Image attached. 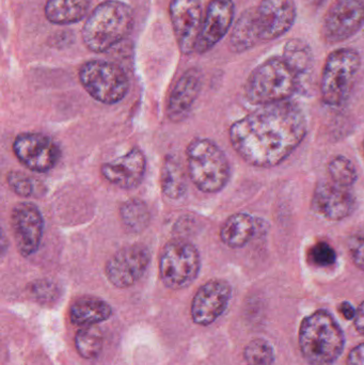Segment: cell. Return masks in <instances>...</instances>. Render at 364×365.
I'll return each mask as SVG.
<instances>
[{
    "label": "cell",
    "mask_w": 364,
    "mask_h": 365,
    "mask_svg": "<svg viewBox=\"0 0 364 365\" xmlns=\"http://www.w3.org/2000/svg\"><path fill=\"white\" fill-rule=\"evenodd\" d=\"M308 120L290 101L260 106L229 130L234 151L250 166L273 168L288 160L305 140Z\"/></svg>",
    "instance_id": "cell-1"
},
{
    "label": "cell",
    "mask_w": 364,
    "mask_h": 365,
    "mask_svg": "<svg viewBox=\"0 0 364 365\" xmlns=\"http://www.w3.org/2000/svg\"><path fill=\"white\" fill-rule=\"evenodd\" d=\"M298 345L307 364L333 365L343 354L345 336L335 317L320 309L301 321Z\"/></svg>",
    "instance_id": "cell-2"
},
{
    "label": "cell",
    "mask_w": 364,
    "mask_h": 365,
    "mask_svg": "<svg viewBox=\"0 0 364 365\" xmlns=\"http://www.w3.org/2000/svg\"><path fill=\"white\" fill-rule=\"evenodd\" d=\"M134 26L132 9L121 1H105L94 9L83 28L85 46L104 53L126 38Z\"/></svg>",
    "instance_id": "cell-3"
},
{
    "label": "cell",
    "mask_w": 364,
    "mask_h": 365,
    "mask_svg": "<svg viewBox=\"0 0 364 365\" xmlns=\"http://www.w3.org/2000/svg\"><path fill=\"white\" fill-rule=\"evenodd\" d=\"M298 77L282 58L267 60L250 74L246 100L256 106L288 101L298 88Z\"/></svg>",
    "instance_id": "cell-4"
},
{
    "label": "cell",
    "mask_w": 364,
    "mask_h": 365,
    "mask_svg": "<svg viewBox=\"0 0 364 365\" xmlns=\"http://www.w3.org/2000/svg\"><path fill=\"white\" fill-rule=\"evenodd\" d=\"M188 175L199 190L222 191L231 177L230 164L224 152L211 139L196 138L188 145Z\"/></svg>",
    "instance_id": "cell-5"
},
{
    "label": "cell",
    "mask_w": 364,
    "mask_h": 365,
    "mask_svg": "<svg viewBox=\"0 0 364 365\" xmlns=\"http://www.w3.org/2000/svg\"><path fill=\"white\" fill-rule=\"evenodd\" d=\"M360 66V55L353 48L337 49L327 57L321 78L324 104L338 107L348 101Z\"/></svg>",
    "instance_id": "cell-6"
},
{
    "label": "cell",
    "mask_w": 364,
    "mask_h": 365,
    "mask_svg": "<svg viewBox=\"0 0 364 365\" xmlns=\"http://www.w3.org/2000/svg\"><path fill=\"white\" fill-rule=\"evenodd\" d=\"M201 268L200 253L192 242L172 240L165 245L160 259V277L165 287L175 291L194 283Z\"/></svg>",
    "instance_id": "cell-7"
},
{
    "label": "cell",
    "mask_w": 364,
    "mask_h": 365,
    "mask_svg": "<svg viewBox=\"0 0 364 365\" xmlns=\"http://www.w3.org/2000/svg\"><path fill=\"white\" fill-rule=\"evenodd\" d=\"M79 79L85 91L103 104L121 102L130 89L126 73L117 64L100 60L83 64L79 71Z\"/></svg>",
    "instance_id": "cell-8"
},
{
    "label": "cell",
    "mask_w": 364,
    "mask_h": 365,
    "mask_svg": "<svg viewBox=\"0 0 364 365\" xmlns=\"http://www.w3.org/2000/svg\"><path fill=\"white\" fill-rule=\"evenodd\" d=\"M151 262V253L145 245L124 247L115 252L105 266L107 280L119 289H128L136 284L147 272Z\"/></svg>",
    "instance_id": "cell-9"
},
{
    "label": "cell",
    "mask_w": 364,
    "mask_h": 365,
    "mask_svg": "<svg viewBox=\"0 0 364 365\" xmlns=\"http://www.w3.org/2000/svg\"><path fill=\"white\" fill-rule=\"evenodd\" d=\"M13 152L21 164L38 173H48L61 156L57 143L40 133L19 135L13 143Z\"/></svg>",
    "instance_id": "cell-10"
},
{
    "label": "cell",
    "mask_w": 364,
    "mask_h": 365,
    "mask_svg": "<svg viewBox=\"0 0 364 365\" xmlns=\"http://www.w3.org/2000/svg\"><path fill=\"white\" fill-rule=\"evenodd\" d=\"M364 25V0H336L327 11L322 34L331 44L348 40Z\"/></svg>",
    "instance_id": "cell-11"
},
{
    "label": "cell",
    "mask_w": 364,
    "mask_h": 365,
    "mask_svg": "<svg viewBox=\"0 0 364 365\" xmlns=\"http://www.w3.org/2000/svg\"><path fill=\"white\" fill-rule=\"evenodd\" d=\"M11 227L21 257H30L38 251L44 230V219L38 206L29 202L16 204L11 212Z\"/></svg>",
    "instance_id": "cell-12"
},
{
    "label": "cell",
    "mask_w": 364,
    "mask_h": 365,
    "mask_svg": "<svg viewBox=\"0 0 364 365\" xmlns=\"http://www.w3.org/2000/svg\"><path fill=\"white\" fill-rule=\"evenodd\" d=\"M231 298L232 287L228 281L209 280L194 294L190 310L192 321L197 325H212L226 312Z\"/></svg>",
    "instance_id": "cell-13"
},
{
    "label": "cell",
    "mask_w": 364,
    "mask_h": 365,
    "mask_svg": "<svg viewBox=\"0 0 364 365\" xmlns=\"http://www.w3.org/2000/svg\"><path fill=\"white\" fill-rule=\"evenodd\" d=\"M170 17L180 49L185 55L194 53L202 29L200 0H172Z\"/></svg>",
    "instance_id": "cell-14"
},
{
    "label": "cell",
    "mask_w": 364,
    "mask_h": 365,
    "mask_svg": "<svg viewBox=\"0 0 364 365\" xmlns=\"http://www.w3.org/2000/svg\"><path fill=\"white\" fill-rule=\"evenodd\" d=\"M256 25L262 42L280 38L294 25V0H262L256 8Z\"/></svg>",
    "instance_id": "cell-15"
},
{
    "label": "cell",
    "mask_w": 364,
    "mask_h": 365,
    "mask_svg": "<svg viewBox=\"0 0 364 365\" xmlns=\"http://www.w3.org/2000/svg\"><path fill=\"white\" fill-rule=\"evenodd\" d=\"M314 210L331 221H341L356 210V197L350 188L339 186L331 180L316 185L312 197Z\"/></svg>",
    "instance_id": "cell-16"
},
{
    "label": "cell",
    "mask_w": 364,
    "mask_h": 365,
    "mask_svg": "<svg viewBox=\"0 0 364 365\" xmlns=\"http://www.w3.org/2000/svg\"><path fill=\"white\" fill-rule=\"evenodd\" d=\"M233 19L234 4L232 0H213L207 6L194 53H204L213 48L226 36Z\"/></svg>",
    "instance_id": "cell-17"
},
{
    "label": "cell",
    "mask_w": 364,
    "mask_h": 365,
    "mask_svg": "<svg viewBox=\"0 0 364 365\" xmlns=\"http://www.w3.org/2000/svg\"><path fill=\"white\" fill-rule=\"evenodd\" d=\"M145 154L138 148H134L118 160L103 164L100 173L107 182L119 188L132 189L145 179Z\"/></svg>",
    "instance_id": "cell-18"
},
{
    "label": "cell",
    "mask_w": 364,
    "mask_h": 365,
    "mask_svg": "<svg viewBox=\"0 0 364 365\" xmlns=\"http://www.w3.org/2000/svg\"><path fill=\"white\" fill-rule=\"evenodd\" d=\"M202 87V75L198 68L186 71L177 81L169 98L167 115L175 123L183 121L192 111Z\"/></svg>",
    "instance_id": "cell-19"
},
{
    "label": "cell",
    "mask_w": 364,
    "mask_h": 365,
    "mask_svg": "<svg viewBox=\"0 0 364 365\" xmlns=\"http://www.w3.org/2000/svg\"><path fill=\"white\" fill-rule=\"evenodd\" d=\"M113 309L105 300L96 297H81L70 308V321L79 327L98 325L110 319Z\"/></svg>",
    "instance_id": "cell-20"
},
{
    "label": "cell",
    "mask_w": 364,
    "mask_h": 365,
    "mask_svg": "<svg viewBox=\"0 0 364 365\" xmlns=\"http://www.w3.org/2000/svg\"><path fill=\"white\" fill-rule=\"evenodd\" d=\"M256 223L251 215L237 212L231 215L220 229V240L229 248L245 247L254 237Z\"/></svg>",
    "instance_id": "cell-21"
},
{
    "label": "cell",
    "mask_w": 364,
    "mask_h": 365,
    "mask_svg": "<svg viewBox=\"0 0 364 365\" xmlns=\"http://www.w3.org/2000/svg\"><path fill=\"white\" fill-rule=\"evenodd\" d=\"M261 42L256 25V9H249L237 19L230 36V48L234 53L249 51Z\"/></svg>",
    "instance_id": "cell-22"
},
{
    "label": "cell",
    "mask_w": 364,
    "mask_h": 365,
    "mask_svg": "<svg viewBox=\"0 0 364 365\" xmlns=\"http://www.w3.org/2000/svg\"><path fill=\"white\" fill-rule=\"evenodd\" d=\"M89 6V0H48L45 15L51 23L68 25L81 21Z\"/></svg>",
    "instance_id": "cell-23"
},
{
    "label": "cell",
    "mask_w": 364,
    "mask_h": 365,
    "mask_svg": "<svg viewBox=\"0 0 364 365\" xmlns=\"http://www.w3.org/2000/svg\"><path fill=\"white\" fill-rule=\"evenodd\" d=\"M162 189L169 199L177 200L183 197L187 189L185 173L181 163L175 158H167L162 169Z\"/></svg>",
    "instance_id": "cell-24"
},
{
    "label": "cell",
    "mask_w": 364,
    "mask_h": 365,
    "mask_svg": "<svg viewBox=\"0 0 364 365\" xmlns=\"http://www.w3.org/2000/svg\"><path fill=\"white\" fill-rule=\"evenodd\" d=\"M120 218L126 231L138 234L147 229L151 215L145 202L139 199H130L122 204Z\"/></svg>",
    "instance_id": "cell-25"
},
{
    "label": "cell",
    "mask_w": 364,
    "mask_h": 365,
    "mask_svg": "<svg viewBox=\"0 0 364 365\" xmlns=\"http://www.w3.org/2000/svg\"><path fill=\"white\" fill-rule=\"evenodd\" d=\"M282 59L299 76L311 68L313 53L305 41L292 38L284 45Z\"/></svg>",
    "instance_id": "cell-26"
},
{
    "label": "cell",
    "mask_w": 364,
    "mask_h": 365,
    "mask_svg": "<svg viewBox=\"0 0 364 365\" xmlns=\"http://www.w3.org/2000/svg\"><path fill=\"white\" fill-rule=\"evenodd\" d=\"M103 345L104 336L96 325L81 327L75 336V347L83 359H96L102 351Z\"/></svg>",
    "instance_id": "cell-27"
},
{
    "label": "cell",
    "mask_w": 364,
    "mask_h": 365,
    "mask_svg": "<svg viewBox=\"0 0 364 365\" xmlns=\"http://www.w3.org/2000/svg\"><path fill=\"white\" fill-rule=\"evenodd\" d=\"M327 173L331 182L345 188H352L358 180L354 163L343 155L335 156L329 160Z\"/></svg>",
    "instance_id": "cell-28"
},
{
    "label": "cell",
    "mask_w": 364,
    "mask_h": 365,
    "mask_svg": "<svg viewBox=\"0 0 364 365\" xmlns=\"http://www.w3.org/2000/svg\"><path fill=\"white\" fill-rule=\"evenodd\" d=\"M244 360L247 365H274L275 351L264 339H254L244 349Z\"/></svg>",
    "instance_id": "cell-29"
},
{
    "label": "cell",
    "mask_w": 364,
    "mask_h": 365,
    "mask_svg": "<svg viewBox=\"0 0 364 365\" xmlns=\"http://www.w3.org/2000/svg\"><path fill=\"white\" fill-rule=\"evenodd\" d=\"M309 257L314 265L329 267L337 262V252L328 242H320L312 247Z\"/></svg>",
    "instance_id": "cell-30"
},
{
    "label": "cell",
    "mask_w": 364,
    "mask_h": 365,
    "mask_svg": "<svg viewBox=\"0 0 364 365\" xmlns=\"http://www.w3.org/2000/svg\"><path fill=\"white\" fill-rule=\"evenodd\" d=\"M348 249L354 265L364 272V225L350 234L348 238Z\"/></svg>",
    "instance_id": "cell-31"
},
{
    "label": "cell",
    "mask_w": 364,
    "mask_h": 365,
    "mask_svg": "<svg viewBox=\"0 0 364 365\" xmlns=\"http://www.w3.org/2000/svg\"><path fill=\"white\" fill-rule=\"evenodd\" d=\"M6 182H8L11 190L19 197H29L33 193V182L21 171H11V173H9L6 175Z\"/></svg>",
    "instance_id": "cell-32"
},
{
    "label": "cell",
    "mask_w": 364,
    "mask_h": 365,
    "mask_svg": "<svg viewBox=\"0 0 364 365\" xmlns=\"http://www.w3.org/2000/svg\"><path fill=\"white\" fill-rule=\"evenodd\" d=\"M30 292L36 300L43 302V304L53 302L58 296V289L56 285L49 282V281L45 280L33 283Z\"/></svg>",
    "instance_id": "cell-33"
},
{
    "label": "cell",
    "mask_w": 364,
    "mask_h": 365,
    "mask_svg": "<svg viewBox=\"0 0 364 365\" xmlns=\"http://www.w3.org/2000/svg\"><path fill=\"white\" fill-rule=\"evenodd\" d=\"M346 365H364V343L357 345L348 353Z\"/></svg>",
    "instance_id": "cell-34"
},
{
    "label": "cell",
    "mask_w": 364,
    "mask_h": 365,
    "mask_svg": "<svg viewBox=\"0 0 364 365\" xmlns=\"http://www.w3.org/2000/svg\"><path fill=\"white\" fill-rule=\"evenodd\" d=\"M338 310H339L340 314L348 321H354L355 317H356L357 309H355V307L350 302H342V304H340Z\"/></svg>",
    "instance_id": "cell-35"
},
{
    "label": "cell",
    "mask_w": 364,
    "mask_h": 365,
    "mask_svg": "<svg viewBox=\"0 0 364 365\" xmlns=\"http://www.w3.org/2000/svg\"><path fill=\"white\" fill-rule=\"evenodd\" d=\"M354 325L357 331L364 336V302L357 308L356 317L354 319Z\"/></svg>",
    "instance_id": "cell-36"
},
{
    "label": "cell",
    "mask_w": 364,
    "mask_h": 365,
    "mask_svg": "<svg viewBox=\"0 0 364 365\" xmlns=\"http://www.w3.org/2000/svg\"><path fill=\"white\" fill-rule=\"evenodd\" d=\"M310 4H313V6H322L326 0H308Z\"/></svg>",
    "instance_id": "cell-37"
},
{
    "label": "cell",
    "mask_w": 364,
    "mask_h": 365,
    "mask_svg": "<svg viewBox=\"0 0 364 365\" xmlns=\"http://www.w3.org/2000/svg\"><path fill=\"white\" fill-rule=\"evenodd\" d=\"M363 154H364V141H363Z\"/></svg>",
    "instance_id": "cell-38"
}]
</instances>
